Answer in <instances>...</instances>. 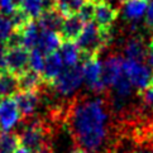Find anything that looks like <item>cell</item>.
Listing matches in <instances>:
<instances>
[{"label": "cell", "instance_id": "1", "mask_svg": "<svg viewBox=\"0 0 153 153\" xmlns=\"http://www.w3.org/2000/svg\"><path fill=\"white\" fill-rule=\"evenodd\" d=\"M63 123L77 147L94 153L106 151L111 142V108L101 97H76L67 105Z\"/></svg>", "mask_w": 153, "mask_h": 153}, {"label": "cell", "instance_id": "2", "mask_svg": "<svg viewBox=\"0 0 153 153\" xmlns=\"http://www.w3.org/2000/svg\"><path fill=\"white\" fill-rule=\"evenodd\" d=\"M111 42V32H102L96 23L85 25L82 33L76 41L80 51V62H85L90 58L99 57L100 52Z\"/></svg>", "mask_w": 153, "mask_h": 153}, {"label": "cell", "instance_id": "3", "mask_svg": "<svg viewBox=\"0 0 153 153\" xmlns=\"http://www.w3.org/2000/svg\"><path fill=\"white\" fill-rule=\"evenodd\" d=\"M20 143L27 149L37 153L45 147H50L51 143V123L50 120L43 119H32L25 120L24 125L19 132H17Z\"/></svg>", "mask_w": 153, "mask_h": 153}, {"label": "cell", "instance_id": "4", "mask_svg": "<svg viewBox=\"0 0 153 153\" xmlns=\"http://www.w3.org/2000/svg\"><path fill=\"white\" fill-rule=\"evenodd\" d=\"M84 81V68L82 65H76V66H65L61 75L57 77L52 86H48L52 91H54L59 96L67 97L71 96L75 91H77L80 85Z\"/></svg>", "mask_w": 153, "mask_h": 153}, {"label": "cell", "instance_id": "5", "mask_svg": "<svg viewBox=\"0 0 153 153\" xmlns=\"http://www.w3.org/2000/svg\"><path fill=\"white\" fill-rule=\"evenodd\" d=\"M30 51L25 47L7 48L5 52V67L14 75L20 76L29 68Z\"/></svg>", "mask_w": 153, "mask_h": 153}, {"label": "cell", "instance_id": "6", "mask_svg": "<svg viewBox=\"0 0 153 153\" xmlns=\"http://www.w3.org/2000/svg\"><path fill=\"white\" fill-rule=\"evenodd\" d=\"M123 70L125 76L129 79L133 86L138 87V90H144L146 87H148L151 82V71L148 67L144 66L140 62L130 61V59H125L123 65Z\"/></svg>", "mask_w": 153, "mask_h": 153}, {"label": "cell", "instance_id": "7", "mask_svg": "<svg viewBox=\"0 0 153 153\" xmlns=\"http://www.w3.org/2000/svg\"><path fill=\"white\" fill-rule=\"evenodd\" d=\"M84 81L87 87L94 92H104L105 86L102 84V65L99 57H94L82 63Z\"/></svg>", "mask_w": 153, "mask_h": 153}, {"label": "cell", "instance_id": "8", "mask_svg": "<svg viewBox=\"0 0 153 153\" xmlns=\"http://www.w3.org/2000/svg\"><path fill=\"white\" fill-rule=\"evenodd\" d=\"M119 15V9L106 0H96L95 22L102 32H111V27Z\"/></svg>", "mask_w": 153, "mask_h": 153}, {"label": "cell", "instance_id": "9", "mask_svg": "<svg viewBox=\"0 0 153 153\" xmlns=\"http://www.w3.org/2000/svg\"><path fill=\"white\" fill-rule=\"evenodd\" d=\"M41 94L42 91H23L20 90L14 96V100L17 102L20 115L24 120H28L37 110L38 105L41 102Z\"/></svg>", "mask_w": 153, "mask_h": 153}, {"label": "cell", "instance_id": "10", "mask_svg": "<svg viewBox=\"0 0 153 153\" xmlns=\"http://www.w3.org/2000/svg\"><path fill=\"white\" fill-rule=\"evenodd\" d=\"M20 118V111L14 97L0 100V128L3 132H9Z\"/></svg>", "mask_w": 153, "mask_h": 153}, {"label": "cell", "instance_id": "11", "mask_svg": "<svg viewBox=\"0 0 153 153\" xmlns=\"http://www.w3.org/2000/svg\"><path fill=\"white\" fill-rule=\"evenodd\" d=\"M124 59L120 56H110L102 65V84L106 87H113L124 74Z\"/></svg>", "mask_w": 153, "mask_h": 153}, {"label": "cell", "instance_id": "12", "mask_svg": "<svg viewBox=\"0 0 153 153\" xmlns=\"http://www.w3.org/2000/svg\"><path fill=\"white\" fill-rule=\"evenodd\" d=\"M63 68H65V63L58 51L46 56L45 68H43V72H42V77L45 84L47 86H52L54 84V81L57 80V77L61 75Z\"/></svg>", "mask_w": 153, "mask_h": 153}, {"label": "cell", "instance_id": "13", "mask_svg": "<svg viewBox=\"0 0 153 153\" xmlns=\"http://www.w3.org/2000/svg\"><path fill=\"white\" fill-rule=\"evenodd\" d=\"M85 23L77 14L72 15V17L65 18L62 28L59 30V36H61L62 41L66 42H75L79 39V37L82 33V30L85 28Z\"/></svg>", "mask_w": 153, "mask_h": 153}, {"label": "cell", "instance_id": "14", "mask_svg": "<svg viewBox=\"0 0 153 153\" xmlns=\"http://www.w3.org/2000/svg\"><path fill=\"white\" fill-rule=\"evenodd\" d=\"M20 91L19 79L9 70L0 71V100L15 96Z\"/></svg>", "mask_w": 153, "mask_h": 153}, {"label": "cell", "instance_id": "15", "mask_svg": "<svg viewBox=\"0 0 153 153\" xmlns=\"http://www.w3.org/2000/svg\"><path fill=\"white\" fill-rule=\"evenodd\" d=\"M124 53L127 56V59L135 62H143L147 59V54H148V46L144 43L143 38L140 37H133L125 43Z\"/></svg>", "mask_w": 153, "mask_h": 153}, {"label": "cell", "instance_id": "16", "mask_svg": "<svg viewBox=\"0 0 153 153\" xmlns=\"http://www.w3.org/2000/svg\"><path fill=\"white\" fill-rule=\"evenodd\" d=\"M63 20H65V17L57 9H54V10H51V12L43 13L37 19V23H38V27L41 28V30L59 33V30L62 28V24H63Z\"/></svg>", "mask_w": 153, "mask_h": 153}, {"label": "cell", "instance_id": "17", "mask_svg": "<svg viewBox=\"0 0 153 153\" xmlns=\"http://www.w3.org/2000/svg\"><path fill=\"white\" fill-rule=\"evenodd\" d=\"M62 38L56 32H48V30H41L39 42H38V50H39L45 56H48L51 53L57 52L62 45Z\"/></svg>", "mask_w": 153, "mask_h": 153}, {"label": "cell", "instance_id": "18", "mask_svg": "<svg viewBox=\"0 0 153 153\" xmlns=\"http://www.w3.org/2000/svg\"><path fill=\"white\" fill-rule=\"evenodd\" d=\"M18 79L20 90L23 91H42L46 86L42 75L30 68H28L24 74L18 76Z\"/></svg>", "mask_w": 153, "mask_h": 153}, {"label": "cell", "instance_id": "19", "mask_svg": "<svg viewBox=\"0 0 153 153\" xmlns=\"http://www.w3.org/2000/svg\"><path fill=\"white\" fill-rule=\"evenodd\" d=\"M39 27H38L37 20H30L25 27L22 29H18L23 33V46L29 51H33L34 48L38 47V42H39L41 32Z\"/></svg>", "mask_w": 153, "mask_h": 153}, {"label": "cell", "instance_id": "20", "mask_svg": "<svg viewBox=\"0 0 153 153\" xmlns=\"http://www.w3.org/2000/svg\"><path fill=\"white\" fill-rule=\"evenodd\" d=\"M148 0H129L124 3V17L128 20L137 22L147 13Z\"/></svg>", "mask_w": 153, "mask_h": 153}, {"label": "cell", "instance_id": "21", "mask_svg": "<svg viewBox=\"0 0 153 153\" xmlns=\"http://www.w3.org/2000/svg\"><path fill=\"white\" fill-rule=\"evenodd\" d=\"M58 53L61 54L63 63L66 67L76 66V65H79V62H80V51L74 42L63 41L58 50Z\"/></svg>", "mask_w": 153, "mask_h": 153}, {"label": "cell", "instance_id": "22", "mask_svg": "<svg viewBox=\"0 0 153 153\" xmlns=\"http://www.w3.org/2000/svg\"><path fill=\"white\" fill-rule=\"evenodd\" d=\"M56 1L57 10L65 18H67L79 14L81 7L85 4L86 0H56Z\"/></svg>", "mask_w": 153, "mask_h": 153}, {"label": "cell", "instance_id": "23", "mask_svg": "<svg viewBox=\"0 0 153 153\" xmlns=\"http://www.w3.org/2000/svg\"><path fill=\"white\" fill-rule=\"evenodd\" d=\"M20 8L30 19L37 20L45 13V0H22Z\"/></svg>", "mask_w": 153, "mask_h": 153}, {"label": "cell", "instance_id": "24", "mask_svg": "<svg viewBox=\"0 0 153 153\" xmlns=\"http://www.w3.org/2000/svg\"><path fill=\"white\" fill-rule=\"evenodd\" d=\"M95 10H96V0H86L85 4L81 7L79 12V17L84 20L85 24L92 23L95 19Z\"/></svg>", "mask_w": 153, "mask_h": 153}, {"label": "cell", "instance_id": "25", "mask_svg": "<svg viewBox=\"0 0 153 153\" xmlns=\"http://www.w3.org/2000/svg\"><path fill=\"white\" fill-rule=\"evenodd\" d=\"M45 61H46V56L38 48H34L33 51H30V58H29L30 70H33L36 72L42 75L43 68H45Z\"/></svg>", "mask_w": 153, "mask_h": 153}, {"label": "cell", "instance_id": "26", "mask_svg": "<svg viewBox=\"0 0 153 153\" xmlns=\"http://www.w3.org/2000/svg\"><path fill=\"white\" fill-rule=\"evenodd\" d=\"M13 30H14V25L12 20L7 17L0 15V43H4L7 41Z\"/></svg>", "mask_w": 153, "mask_h": 153}, {"label": "cell", "instance_id": "27", "mask_svg": "<svg viewBox=\"0 0 153 153\" xmlns=\"http://www.w3.org/2000/svg\"><path fill=\"white\" fill-rule=\"evenodd\" d=\"M146 24L153 30V0L151 1L148 9H147V13H146Z\"/></svg>", "mask_w": 153, "mask_h": 153}, {"label": "cell", "instance_id": "28", "mask_svg": "<svg viewBox=\"0 0 153 153\" xmlns=\"http://www.w3.org/2000/svg\"><path fill=\"white\" fill-rule=\"evenodd\" d=\"M147 63H148V66L153 70V48L148 47V54H147Z\"/></svg>", "mask_w": 153, "mask_h": 153}, {"label": "cell", "instance_id": "29", "mask_svg": "<svg viewBox=\"0 0 153 153\" xmlns=\"http://www.w3.org/2000/svg\"><path fill=\"white\" fill-rule=\"evenodd\" d=\"M14 153H33V152H32V151H29V149H27L25 147H23V146H22V147H19V148H18L17 151H15Z\"/></svg>", "mask_w": 153, "mask_h": 153}, {"label": "cell", "instance_id": "30", "mask_svg": "<svg viewBox=\"0 0 153 153\" xmlns=\"http://www.w3.org/2000/svg\"><path fill=\"white\" fill-rule=\"evenodd\" d=\"M71 153H89V151L81 148V147H76V148L72 149V152H71Z\"/></svg>", "mask_w": 153, "mask_h": 153}, {"label": "cell", "instance_id": "31", "mask_svg": "<svg viewBox=\"0 0 153 153\" xmlns=\"http://www.w3.org/2000/svg\"><path fill=\"white\" fill-rule=\"evenodd\" d=\"M148 47L153 48V33H152V36H151V39H149V43H148Z\"/></svg>", "mask_w": 153, "mask_h": 153}, {"label": "cell", "instance_id": "32", "mask_svg": "<svg viewBox=\"0 0 153 153\" xmlns=\"http://www.w3.org/2000/svg\"><path fill=\"white\" fill-rule=\"evenodd\" d=\"M122 3H127V1H129V0H120Z\"/></svg>", "mask_w": 153, "mask_h": 153}]
</instances>
